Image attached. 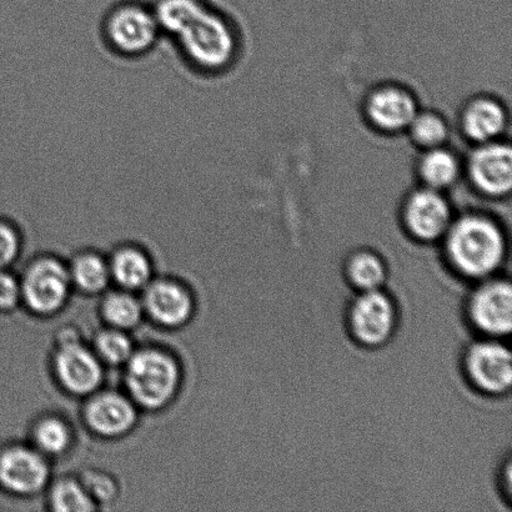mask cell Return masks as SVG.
<instances>
[{
    "label": "cell",
    "instance_id": "obj_6",
    "mask_svg": "<svg viewBox=\"0 0 512 512\" xmlns=\"http://www.w3.org/2000/svg\"><path fill=\"white\" fill-rule=\"evenodd\" d=\"M478 283L466 305L470 323L484 338L504 339L512 329L510 280L495 275Z\"/></svg>",
    "mask_w": 512,
    "mask_h": 512
},
{
    "label": "cell",
    "instance_id": "obj_1",
    "mask_svg": "<svg viewBox=\"0 0 512 512\" xmlns=\"http://www.w3.org/2000/svg\"><path fill=\"white\" fill-rule=\"evenodd\" d=\"M445 253L455 273L481 281L498 274L505 263L506 239L498 224L481 215H466L451 223Z\"/></svg>",
    "mask_w": 512,
    "mask_h": 512
},
{
    "label": "cell",
    "instance_id": "obj_2",
    "mask_svg": "<svg viewBox=\"0 0 512 512\" xmlns=\"http://www.w3.org/2000/svg\"><path fill=\"white\" fill-rule=\"evenodd\" d=\"M173 40L184 62L202 74L222 72L237 52V39L228 18L209 4Z\"/></svg>",
    "mask_w": 512,
    "mask_h": 512
},
{
    "label": "cell",
    "instance_id": "obj_29",
    "mask_svg": "<svg viewBox=\"0 0 512 512\" xmlns=\"http://www.w3.org/2000/svg\"><path fill=\"white\" fill-rule=\"evenodd\" d=\"M22 298V289L14 276L0 270V309H12Z\"/></svg>",
    "mask_w": 512,
    "mask_h": 512
},
{
    "label": "cell",
    "instance_id": "obj_13",
    "mask_svg": "<svg viewBox=\"0 0 512 512\" xmlns=\"http://www.w3.org/2000/svg\"><path fill=\"white\" fill-rule=\"evenodd\" d=\"M89 428L103 436H118L133 428L137 420L134 405L117 393L94 396L85 409Z\"/></svg>",
    "mask_w": 512,
    "mask_h": 512
},
{
    "label": "cell",
    "instance_id": "obj_7",
    "mask_svg": "<svg viewBox=\"0 0 512 512\" xmlns=\"http://www.w3.org/2000/svg\"><path fill=\"white\" fill-rule=\"evenodd\" d=\"M463 369L480 393L503 396L511 390V351L501 339L484 338L471 344L464 353Z\"/></svg>",
    "mask_w": 512,
    "mask_h": 512
},
{
    "label": "cell",
    "instance_id": "obj_12",
    "mask_svg": "<svg viewBox=\"0 0 512 512\" xmlns=\"http://www.w3.org/2000/svg\"><path fill=\"white\" fill-rule=\"evenodd\" d=\"M471 180L481 192L494 197L510 192L512 185V157L508 145L485 143L471 155Z\"/></svg>",
    "mask_w": 512,
    "mask_h": 512
},
{
    "label": "cell",
    "instance_id": "obj_10",
    "mask_svg": "<svg viewBox=\"0 0 512 512\" xmlns=\"http://www.w3.org/2000/svg\"><path fill=\"white\" fill-rule=\"evenodd\" d=\"M404 220L409 233L420 242L443 239L451 225L449 204L435 189H424L411 195L405 205Z\"/></svg>",
    "mask_w": 512,
    "mask_h": 512
},
{
    "label": "cell",
    "instance_id": "obj_9",
    "mask_svg": "<svg viewBox=\"0 0 512 512\" xmlns=\"http://www.w3.org/2000/svg\"><path fill=\"white\" fill-rule=\"evenodd\" d=\"M54 368L64 389L75 395L93 393L103 380L98 356L80 344L78 339L60 343Z\"/></svg>",
    "mask_w": 512,
    "mask_h": 512
},
{
    "label": "cell",
    "instance_id": "obj_8",
    "mask_svg": "<svg viewBox=\"0 0 512 512\" xmlns=\"http://www.w3.org/2000/svg\"><path fill=\"white\" fill-rule=\"evenodd\" d=\"M70 274L67 268L54 258L34 261L24 275L22 298L34 313L49 315L62 309L68 299Z\"/></svg>",
    "mask_w": 512,
    "mask_h": 512
},
{
    "label": "cell",
    "instance_id": "obj_14",
    "mask_svg": "<svg viewBox=\"0 0 512 512\" xmlns=\"http://www.w3.org/2000/svg\"><path fill=\"white\" fill-rule=\"evenodd\" d=\"M144 305L149 315L164 326L187 323L193 313L192 296L173 281L150 284L144 296Z\"/></svg>",
    "mask_w": 512,
    "mask_h": 512
},
{
    "label": "cell",
    "instance_id": "obj_4",
    "mask_svg": "<svg viewBox=\"0 0 512 512\" xmlns=\"http://www.w3.org/2000/svg\"><path fill=\"white\" fill-rule=\"evenodd\" d=\"M125 381L135 403L159 409L173 399L179 388L180 371L172 356L159 350H143L127 361Z\"/></svg>",
    "mask_w": 512,
    "mask_h": 512
},
{
    "label": "cell",
    "instance_id": "obj_27",
    "mask_svg": "<svg viewBox=\"0 0 512 512\" xmlns=\"http://www.w3.org/2000/svg\"><path fill=\"white\" fill-rule=\"evenodd\" d=\"M22 247L19 230L10 220L0 217V270L13 263Z\"/></svg>",
    "mask_w": 512,
    "mask_h": 512
},
{
    "label": "cell",
    "instance_id": "obj_11",
    "mask_svg": "<svg viewBox=\"0 0 512 512\" xmlns=\"http://www.w3.org/2000/svg\"><path fill=\"white\" fill-rule=\"evenodd\" d=\"M48 479L49 465L39 451L15 446L0 455V484L12 493H38Z\"/></svg>",
    "mask_w": 512,
    "mask_h": 512
},
{
    "label": "cell",
    "instance_id": "obj_20",
    "mask_svg": "<svg viewBox=\"0 0 512 512\" xmlns=\"http://www.w3.org/2000/svg\"><path fill=\"white\" fill-rule=\"evenodd\" d=\"M460 172L458 159L443 148L430 149L420 163V174L431 189H444L458 179Z\"/></svg>",
    "mask_w": 512,
    "mask_h": 512
},
{
    "label": "cell",
    "instance_id": "obj_3",
    "mask_svg": "<svg viewBox=\"0 0 512 512\" xmlns=\"http://www.w3.org/2000/svg\"><path fill=\"white\" fill-rule=\"evenodd\" d=\"M102 34L113 53L140 58L152 52L162 37L152 7L139 0H122L104 15Z\"/></svg>",
    "mask_w": 512,
    "mask_h": 512
},
{
    "label": "cell",
    "instance_id": "obj_25",
    "mask_svg": "<svg viewBox=\"0 0 512 512\" xmlns=\"http://www.w3.org/2000/svg\"><path fill=\"white\" fill-rule=\"evenodd\" d=\"M409 128L415 142L425 148L441 147L448 138L446 123L443 118L433 113L416 114Z\"/></svg>",
    "mask_w": 512,
    "mask_h": 512
},
{
    "label": "cell",
    "instance_id": "obj_28",
    "mask_svg": "<svg viewBox=\"0 0 512 512\" xmlns=\"http://www.w3.org/2000/svg\"><path fill=\"white\" fill-rule=\"evenodd\" d=\"M83 485L84 488L87 489L89 495L92 496L94 501L110 500L113 498L115 493H117L113 480L104 474H89Z\"/></svg>",
    "mask_w": 512,
    "mask_h": 512
},
{
    "label": "cell",
    "instance_id": "obj_26",
    "mask_svg": "<svg viewBox=\"0 0 512 512\" xmlns=\"http://www.w3.org/2000/svg\"><path fill=\"white\" fill-rule=\"evenodd\" d=\"M95 348L99 358L113 365L127 363L133 355L132 341L120 329L100 333L95 341Z\"/></svg>",
    "mask_w": 512,
    "mask_h": 512
},
{
    "label": "cell",
    "instance_id": "obj_16",
    "mask_svg": "<svg viewBox=\"0 0 512 512\" xmlns=\"http://www.w3.org/2000/svg\"><path fill=\"white\" fill-rule=\"evenodd\" d=\"M466 135L481 144L494 142L506 125L504 108L493 99L481 98L471 102L463 118Z\"/></svg>",
    "mask_w": 512,
    "mask_h": 512
},
{
    "label": "cell",
    "instance_id": "obj_21",
    "mask_svg": "<svg viewBox=\"0 0 512 512\" xmlns=\"http://www.w3.org/2000/svg\"><path fill=\"white\" fill-rule=\"evenodd\" d=\"M70 279L87 293H99L107 288L109 283V264L99 255L94 253H83L74 260Z\"/></svg>",
    "mask_w": 512,
    "mask_h": 512
},
{
    "label": "cell",
    "instance_id": "obj_15",
    "mask_svg": "<svg viewBox=\"0 0 512 512\" xmlns=\"http://www.w3.org/2000/svg\"><path fill=\"white\" fill-rule=\"evenodd\" d=\"M418 114L415 99L400 88L376 90L368 102V115L371 122L385 132H399L409 128Z\"/></svg>",
    "mask_w": 512,
    "mask_h": 512
},
{
    "label": "cell",
    "instance_id": "obj_24",
    "mask_svg": "<svg viewBox=\"0 0 512 512\" xmlns=\"http://www.w3.org/2000/svg\"><path fill=\"white\" fill-rule=\"evenodd\" d=\"M34 440L44 454L59 455L72 443L69 426L58 418L43 419L35 426Z\"/></svg>",
    "mask_w": 512,
    "mask_h": 512
},
{
    "label": "cell",
    "instance_id": "obj_18",
    "mask_svg": "<svg viewBox=\"0 0 512 512\" xmlns=\"http://www.w3.org/2000/svg\"><path fill=\"white\" fill-rule=\"evenodd\" d=\"M345 276L349 284L361 293L383 289L388 279V269L378 254L361 250L351 254L346 260Z\"/></svg>",
    "mask_w": 512,
    "mask_h": 512
},
{
    "label": "cell",
    "instance_id": "obj_19",
    "mask_svg": "<svg viewBox=\"0 0 512 512\" xmlns=\"http://www.w3.org/2000/svg\"><path fill=\"white\" fill-rule=\"evenodd\" d=\"M150 7L162 35L165 34L174 39L208 7V2L207 0H154Z\"/></svg>",
    "mask_w": 512,
    "mask_h": 512
},
{
    "label": "cell",
    "instance_id": "obj_23",
    "mask_svg": "<svg viewBox=\"0 0 512 512\" xmlns=\"http://www.w3.org/2000/svg\"><path fill=\"white\" fill-rule=\"evenodd\" d=\"M50 503L60 512H82L95 509V501L83 484L74 480H63L54 486Z\"/></svg>",
    "mask_w": 512,
    "mask_h": 512
},
{
    "label": "cell",
    "instance_id": "obj_17",
    "mask_svg": "<svg viewBox=\"0 0 512 512\" xmlns=\"http://www.w3.org/2000/svg\"><path fill=\"white\" fill-rule=\"evenodd\" d=\"M110 274L125 289L144 288L152 276V264L148 255L137 247H123L117 250L109 264Z\"/></svg>",
    "mask_w": 512,
    "mask_h": 512
},
{
    "label": "cell",
    "instance_id": "obj_5",
    "mask_svg": "<svg viewBox=\"0 0 512 512\" xmlns=\"http://www.w3.org/2000/svg\"><path fill=\"white\" fill-rule=\"evenodd\" d=\"M398 308L384 289L361 291L351 301L346 325L355 343L366 349L388 344L398 328Z\"/></svg>",
    "mask_w": 512,
    "mask_h": 512
},
{
    "label": "cell",
    "instance_id": "obj_22",
    "mask_svg": "<svg viewBox=\"0 0 512 512\" xmlns=\"http://www.w3.org/2000/svg\"><path fill=\"white\" fill-rule=\"evenodd\" d=\"M103 315L115 329H130L142 318V306L127 293L110 294L104 300Z\"/></svg>",
    "mask_w": 512,
    "mask_h": 512
}]
</instances>
